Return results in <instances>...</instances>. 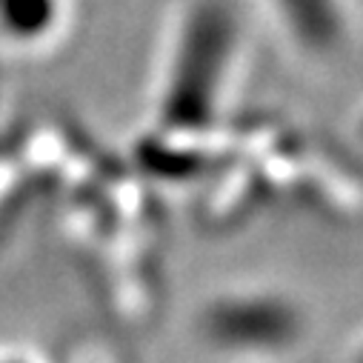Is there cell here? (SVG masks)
<instances>
[{
  "label": "cell",
  "instance_id": "cell-2",
  "mask_svg": "<svg viewBox=\"0 0 363 363\" xmlns=\"http://www.w3.org/2000/svg\"><path fill=\"white\" fill-rule=\"evenodd\" d=\"M201 335L215 352L235 360L286 357L303 335V315L275 292H232L203 309Z\"/></svg>",
  "mask_w": 363,
  "mask_h": 363
},
{
  "label": "cell",
  "instance_id": "cell-3",
  "mask_svg": "<svg viewBox=\"0 0 363 363\" xmlns=\"http://www.w3.org/2000/svg\"><path fill=\"white\" fill-rule=\"evenodd\" d=\"M295 38L312 49H329L340 40L343 21L337 0H278Z\"/></svg>",
  "mask_w": 363,
  "mask_h": 363
},
{
  "label": "cell",
  "instance_id": "cell-1",
  "mask_svg": "<svg viewBox=\"0 0 363 363\" xmlns=\"http://www.w3.org/2000/svg\"><path fill=\"white\" fill-rule=\"evenodd\" d=\"M238 29L226 6L203 4L184 26L166 89V118L177 126L209 123L229 60L235 55Z\"/></svg>",
  "mask_w": 363,
  "mask_h": 363
}]
</instances>
